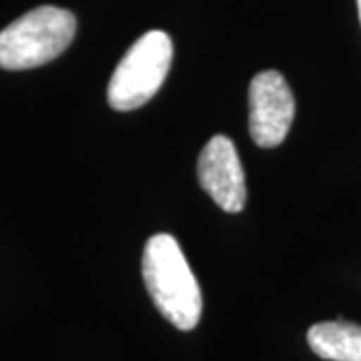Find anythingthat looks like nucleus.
Returning a JSON list of instances; mask_svg holds the SVG:
<instances>
[{
  "mask_svg": "<svg viewBox=\"0 0 361 361\" xmlns=\"http://www.w3.org/2000/svg\"><path fill=\"white\" fill-rule=\"evenodd\" d=\"M197 175L205 193L223 211L227 213L243 211L247 201L245 173L237 155V149L229 137L215 135L207 142L199 157Z\"/></svg>",
  "mask_w": 361,
  "mask_h": 361,
  "instance_id": "39448f33",
  "label": "nucleus"
},
{
  "mask_svg": "<svg viewBox=\"0 0 361 361\" xmlns=\"http://www.w3.org/2000/svg\"><path fill=\"white\" fill-rule=\"evenodd\" d=\"M295 101L287 80L277 71H263L249 87V133L255 145L273 149L291 129Z\"/></svg>",
  "mask_w": 361,
  "mask_h": 361,
  "instance_id": "20e7f679",
  "label": "nucleus"
},
{
  "mask_svg": "<svg viewBox=\"0 0 361 361\" xmlns=\"http://www.w3.org/2000/svg\"><path fill=\"white\" fill-rule=\"evenodd\" d=\"M75 32L73 13L39 6L0 30V68L25 71L47 65L66 51Z\"/></svg>",
  "mask_w": 361,
  "mask_h": 361,
  "instance_id": "f03ea898",
  "label": "nucleus"
},
{
  "mask_svg": "<svg viewBox=\"0 0 361 361\" xmlns=\"http://www.w3.org/2000/svg\"><path fill=\"white\" fill-rule=\"evenodd\" d=\"M142 279L159 313L180 331L197 327L203 297L197 277L189 267L173 235H153L142 253Z\"/></svg>",
  "mask_w": 361,
  "mask_h": 361,
  "instance_id": "f257e3e1",
  "label": "nucleus"
},
{
  "mask_svg": "<svg viewBox=\"0 0 361 361\" xmlns=\"http://www.w3.org/2000/svg\"><path fill=\"white\" fill-rule=\"evenodd\" d=\"M311 349L329 361H361V325L349 322L315 323L307 331Z\"/></svg>",
  "mask_w": 361,
  "mask_h": 361,
  "instance_id": "423d86ee",
  "label": "nucleus"
},
{
  "mask_svg": "<svg viewBox=\"0 0 361 361\" xmlns=\"http://www.w3.org/2000/svg\"><path fill=\"white\" fill-rule=\"evenodd\" d=\"M357 11H360V20H361V0H357Z\"/></svg>",
  "mask_w": 361,
  "mask_h": 361,
  "instance_id": "0eeeda50",
  "label": "nucleus"
},
{
  "mask_svg": "<svg viewBox=\"0 0 361 361\" xmlns=\"http://www.w3.org/2000/svg\"><path fill=\"white\" fill-rule=\"evenodd\" d=\"M173 42L163 30L145 32L130 47L109 82V104L115 111H135L155 97L167 78Z\"/></svg>",
  "mask_w": 361,
  "mask_h": 361,
  "instance_id": "7ed1b4c3",
  "label": "nucleus"
}]
</instances>
